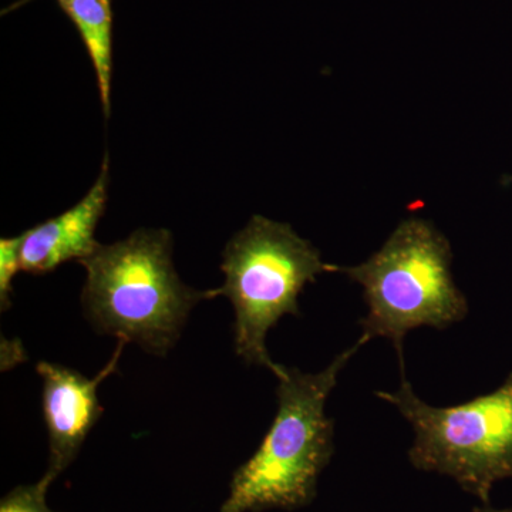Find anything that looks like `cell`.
Returning a JSON list of instances; mask_svg holds the SVG:
<instances>
[{"label":"cell","mask_w":512,"mask_h":512,"mask_svg":"<svg viewBox=\"0 0 512 512\" xmlns=\"http://www.w3.org/2000/svg\"><path fill=\"white\" fill-rule=\"evenodd\" d=\"M32 2V0H16L12 5L9 6L8 9L5 10V13L12 12V10H16L18 8H22L26 3ZM64 2V0H57V3Z\"/></svg>","instance_id":"cell-12"},{"label":"cell","mask_w":512,"mask_h":512,"mask_svg":"<svg viewBox=\"0 0 512 512\" xmlns=\"http://www.w3.org/2000/svg\"><path fill=\"white\" fill-rule=\"evenodd\" d=\"M82 37L96 72L101 106L110 116L113 77V8L111 0H64L59 3Z\"/></svg>","instance_id":"cell-8"},{"label":"cell","mask_w":512,"mask_h":512,"mask_svg":"<svg viewBox=\"0 0 512 512\" xmlns=\"http://www.w3.org/2000/svg\"><path fill=\"white\" fill-rule=\"evenodd\" d=\"M110 161L104 157L96 183L73 208L23 232L20 245L22 271L46 275L69 261H83L100 247L96 229L106 211Z\"/></svg>","instance_id":"cell-7"},{"label":"cell","mask_w":512,"mask_h":512,"mask_svg":"<svg viewBox=\"0 0 512 512\" xmlns=\"http://www.w3.org/2000/svg\"><path fill=\"white\" fill-rule=\"evenodd\" d=\"M171 251L170 231L143 228L116 244H100L79 262L86 269L84 315L96 332L167 355L192 308L207 299V292L181 281Z\"/></svg>","instance_id":"cell-1"},{"label":"cell","mask_w":512,"mask_h":512,"mask_svg":"<svg viewBox=\"0 0 512 512\" xmlns=\"http://www.w3.org/2000/svg\"><path fill=\"white\" fill-rule=\"evenodd\" d=\"M365 343L360 338L319 373L286 367L278 379V412L271 429L254 456L235 471L221 512L295 510L311 503L335 450L326 402L343 367Z\"/></svg>","instance_id":"cell-2"},{"label":"cell","mask_w":512,"mask_h":512,"mask_svg":"<svg viewBox=\"0 0 512 512\" xmlns=\"http://www.w3.org/2000/svg\"><path fill=\"white\" fill-rule=\"evenodd\" d=\"M126 343L119 340L110 362L93 379L70 367L37 363L36 370L43 383V416L49 433V466L43 478L50 484L73 463L103 414L97 390L116 372Z\"/></svg>","instance_id":"cell-6"},{"label":"cell","mask_w":512,"mask_h":512,"mask_svg":"<svg viewBox=\"0 0 512 512\" xmlns=\"http://www.w3.org/2000/svg\"><path fill=\"white\" fill-rule=\"evenodd\" d=\"M450 242L431 222L403 221L366 262L339 272L363 288L362 339L390 340L404 370L403 343L421 326L444 330L466 319L468 302L451 274Z\"/></svg>","instance_id":"cell-3"},{"label":"cell","mask_w":512,"mask_h":512,"mask_svg":"<svg viewBox=\"0 0 512 512\" xmlns=\"http://www.w3.org/2000/svg\"><path fill=\"white\" fill-rule=\"evenodd\" d=\"M20 245L22 235L0 239V306L2 311L10 308L13 279L22 271L20 265Z\"/></svg>","instance_id":"cell-10"},{"label":"cell","mask_w":512,"mask_h":512,"mask_svg":"<svg viewBox=\"0 0 512 512\" xmlns=\"http://www.w3.org/2000/svg\"><path fill=\"white\" fill-rule=\"evenodd\" d=\"M414 430V468L453 478L466 493L490 504L491 491L512 478V373L503 386L470 402L434 407L403 375L397 392H377Z\"/></svg>","instance_id":"cell-5"},{"label":"cell","mask_w":512,"mask_h":512,"mask_svg":"<svg viewBox=\"0 0 512 512\" xmlns=\"http://www.w3.org/2000/svg\"><path fill=\"white\" fill-rule=\"evenodd\" d=\"M49 487V481L43 477L35 484L16 487L3 498L0 512H56L50 510L46 504Z\"/></svg>","instance_id":"cell-9"},{"label":"cell","mask_w":512,"mask_h":512,"mask_svg":"<svg viewBox=\"0 0 512 512\" xmlns=\"http://www.w3.org/2000/svg\"><path fill=\"white\" fill-rule=\"evenodd\" d=\"M225 282L207 299L225 296L234 308L235 353L247 365L266 367L278 379L286 367L266 349V336L282 316H299L298 298L308 284L340 266L326 264L311 242L291 225L255 215L222 254Z\"/></svg>","instance_id":"cell-4"},{"label":"cell","mask_w":512,"mask_h":512,"mask_svg":"<svg viewBox=\"0 0 512 512\" xmlns=\"http://www.w3.org/2000/svg\"><path fill=\"white\" fill-rule=\"evenodd\" d=\"M473 512H512V507L504 508V510H497V508L491 507L490 504H483V507L474 508Z\"/></svg>","instance_id":"cell-11"}]
</instances>
